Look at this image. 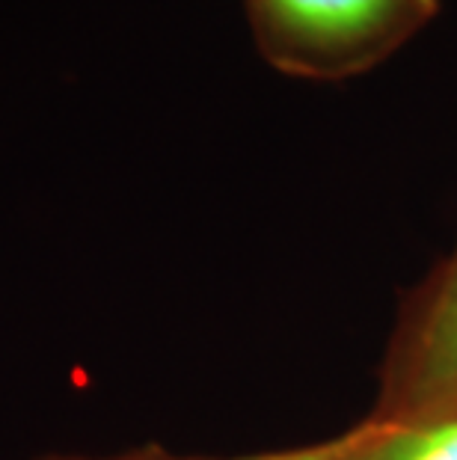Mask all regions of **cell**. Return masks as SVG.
Instances as JSON below:
<instances>
[{"mask_svg": "<svg viewBox=\"0 0 457 460\" xmlns=\"http://www.w3.org/2000/svg\"><path fill=\"white\" fill-rule=\"evenodd\" d=\"M457 395V264L443 286L431 315L416 341L410 380H407V410L436 404Z\"/></svg>", "mask_w": 457, "mask_h": 460, "instance_id": "cell-3", "label": "cell"}, {"mask_svg": "<svg viewBox=\"0 0 457 460\" xmlns=\"http://www.w3.org/2000/svg\"><path fill=\"white\" fill-rule=\"evenodd\" d=\"M259 51L300 77L372 66L431 22L440 0H244Z\"/></svg>", "mask_w": 457, "mask_h": 460, "instance_id": "cell-1", "label": "cell"}, {"mask_svg": "<svg viewBox=\"0 0 457 460\" xmlns=\"http://www.w3.org/2000/svg\"><path fill=\"white\" fill-rule=\"evenodd\" d=\"M342 439L330 446H318V448H303V452H286V455H265V457H241V460H342ZM122 460H176V457H122Z\"/></svg>", "mask_w": 457, "mask_h": 460, "instance_id": "cell-4", "label": "cell"}, {"mask_svg": "<svg viewBox=\"0 0 457 460\" xmlns=\"http://www.w3.org/2000/svg\"><path fill=\"white\" fill-rule=\"evenodd\" d=\"M342 460H457V395L342 437Z\"/></svg>", "mask_w": 457, "mask_h": 460, "instance_id": "cell-2", "label": "cell"}]
</instances>
